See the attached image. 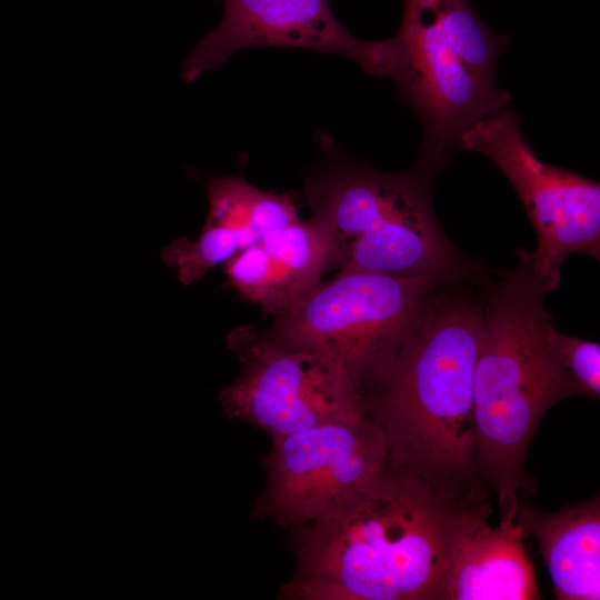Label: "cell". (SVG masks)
Segmentation results:
<instances>
[{"label": "cell", "instance_id": "cell-9", "mask_svg": "<svg viewBox=\"0 0 600 600\" xmlns=\"http://www.w3.org/2000/svg\"><path fill=\"white\" fill-rule=\"evenodd\" d=\"M219 400L230 418L272 438L371 414L338 362L318 351L273 344L253 352L246 371L222 388Z\"/></svg>", "mask_w": 600, "mask_h": 600}, {"label": "cell", "instance_id": "cell-11", "mask_svg": "<svg viewBox=\"0 0 600 600\" xmlns=\"http://www.w3.org/2000/svg\"><path fill=\"white\" fill-rule=\"evenodd\" d=\"M484 498L466 504L448 548L439 600L541 599L524 548V531L514 520L488 523Z\"/></svg>", "mask_w": 600, "mask_h": 600}, {"label": "cell", "instance_id": "cell-1", "mask_svg": "<svg viewBox=\"0 0 600 600\" xmlns=\"http://www.w3.org/2000/svg\"><path fill=\"white\" fill-rule=\"evenodd\" d=\"M477 499L448 494L387 462L337 511L302 527L298 571L284 594L307 600H439L457 519Z\"/></svg>", "mask_w": 600, "mask_h": 600}, {"label": "cell", "instance_id": "cell-14", "mask_svg": "<svg viewBox=\"0 0 600 600\" xmlns=\"http://www.w3.org/2000/svg\"><path fill=\"white\" fill-rule=\"evenodd\" d=\"M550 343L560 367L576 387L578 396L599 400V342L564 334L553 326L550 330Z\"/></svg>", "mask_w": 600, "mask_h": 600}, {"label": "cell", "instance_id": "cell-13", "mask_svg": "<svg viewBox=\"0 0 600 600\" xmlns=\"http://www.w3.org/2000/svg\"><path fill=\"white\" fill-rule=\"evenodd\" d=\"M514 520L536 538L557 599H600L599 494L549 513L519 500Z\"/></svg>", "mask_w": 600, "mask_h": 600}, {"label": "cell", "instance_id": "cell-8", "mask_svg": "<svg viewBox=\"0 0 600 600\" xmlns=\"http://www.w3.org/2000/svg\"><path fill=\"white\" fill-rule=\"evenodd\" d=\"M387 462L388 442L372 414L276 437L257 512L281 526L320 521L370 483Z\"/></svg>", "mask_w": 600, "mask_h": 600}, {"label": "cell", "instance_id": "cell-3", "mask_svg": "<svg viewBox=\"0 0 600 600\" xmlns=\"http://www.w3.org/2000/svg\"><path fill=\"white\" fill-rule=\"evenodd\" d=\"M481 281L482 338L474 369L473 419L480 480L496 492L500 521H514L518 491H534L526 462L546 413L578 396L550 343L544 300L560 278L539 274L531 254Z\"/></svg>", "mask_w": 600, "mask_h": 600}, {"label": "cell", "instance_id": "cell-12", "mask_svg": "<svg viewBox=\"0 0 600 600\" xmlns=\"http://www.w3.org/2000/svg\"><path fill=\"white\" fill-rule=\"evenodd\" d=\"M337 263L330 237L312 219L267 233L226 262L231 284L264 310L281 313Z\"/></svg>", "mask_w": 600, "mask_h": 600}, {"label": "cell", "instance_id": "cell-7", "mask_svg": "<svg viewBox=\"0 0 600 600\" xmlns=\"http://www.w3.org/2000/svg\"><path fill=\"white\" fill-rule=\"evenodd\" d=\"M459 149L484 154L514 188L537 234L531 258L539 274L561 276L566 259L577 253L599 260V182L542 161L511 107L473 123Z\"/></svg>", "mask_w": 600, "mask_h": 600}, {"label": "cell", "instance_id": "cell-10", "mask_svg": "<svg viewBox=\"0 0 600 600\" xmlns=\"http://www.w3.org/2000/svg\"><path fill=\"white\" fill-rule=\"evenodd\" d=\"M283 47L348 58L364 72L387 77L389 42L353 37L336 18L329 0H223L219 24L182 63L187 82L220 67L242 49Z\"/></svg>", "mask_w": 600, "mask_h": 600}, {"label": "cell", "instance_id": "cell-6", "mask_svg": "<svg viewBox=\"0 0 600 600\" xmlns=\"http://www.w3.org/2000/svg\"><path fill=\"white\" fill-rule=\"evenodd\" d=\"M440 286L428 279L338 272L279 313L273 346L328 356L344 369L369 407Z\"/></svg>", "mask_w": 600, "mask_h": 600}, {"label": "cell", "instance_id": "cell-2", "mask_svg": "<svg viewBox=\"0 0 600 600\" xmlns=\"http://www.w3.org/2000/svg\"><path fill=\"white\" fill-rule=\"evenodd\" d=\"M481 279L439 287L369 406L384 432L388 462L460 499L483 497L473 419Z\"/></svg>", "mask_w": 600, "mask_h": 600}, {"label": "cell", "instance_id": "cell-5", "mask_svg": "<svg viewBox=\"0 0 600 600\" xmlns=\"http://www.w3.org/2000/svg\"><path fill=\"white\" fill-rule=\"evenodd\" d=\"M388 41V78L423 127L419 160L438 171L473 123L509 106L494 68L511 37L486 24L469 0H403Z\"/></svg>", "mask_w": 600, "mask_h": 600}, {"label": "cell", "instance_id": "cell-4", "mask_svg": "<svg viewBox=\"0 0 600 600\" xmlns=\"http://www.w3.org/2000/svg\"><path fill=\"white\" fill-rule=\"evenodd\" d=\"M436 173L419 160L398 173L346 163L308 182L312 220L330 237L339 272H376L440 284L484 274L438 223L431 198Z\"/></svg>", "mask_w": 600, "mask_h": 600}]
</instances>
